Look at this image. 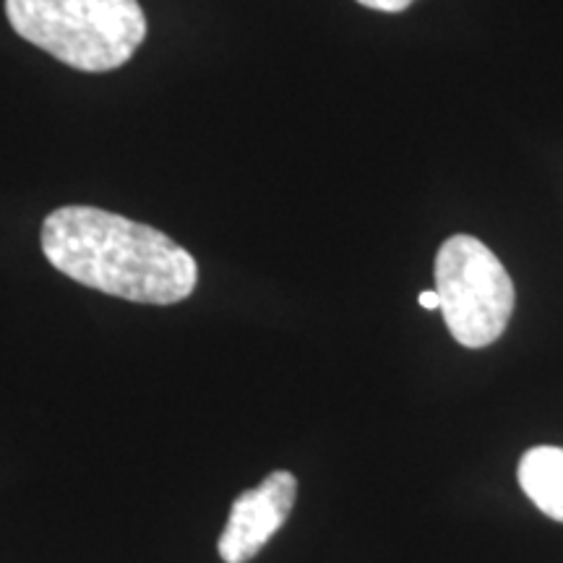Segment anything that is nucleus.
<instances>
[{"mask_svg": "<svg viewBox=\"0 0 563 563\" xmlns=\"http://www.w3.org/2000/svg\"><path fill=\"white\" fill-rule=\"evenodd\" d=\"M357 3L365 5V9H373V11L399 13V11H405L407 5H412L415 0H357Z\"/></svg>", "mask_w": 563, "mask_h": 563, "instance_id": "423d86ee", "label": "nucleus"}, {"mask_svg": "<svg viewBox=\"0 0 563 563\" xmlns=\"http://www.w3.org/2000/svg\"><path fill=\"white\" fill-rule=\"evenodd\" d=\"M435 292L462 347H488L514 313V282L496 253L473 235H454L435 253Z\"/></svg>", "mask_w": 563, "mask_h": 563, "instance_id": "7ed1b4c3", "label": "nucleus"}, {"mask_svg": "<svg viewBox=\"0 0 563 563\" xmlns=\"http://www.w3.org/2000/svg\"><path fill=\"white\" fill-rule=\"evenodd\" d=\"M298 481L292 473L277 470L266 475L262 485L245 490L232 504L228 525L220 534V555L224 563H249L262 553L272 534L290 517Z\"/></svg>", "mask_w": 563, "mask_h": 563, "instance_id": "20e7f679", "label": "nucleus"}, {"mask_svg": "<svg viewBox=\"0 0 563 563\" xmlns=\"http://www.w3.org/2000/svg\"><path fill=\"white\" fill-rule=\"evenodd\" d=\"M519 485L540 511L563 522V449H530L519 462Z\"/></svg>", "mask_w": 563, "mask_h": 563, "instance_id": "39448f33", "label": "nucleus"}, {"mask_svg": "<svg viewBox=\"0 0 563 563\" xmlns=\"http://www.w3.org/2000/svg\"><path fill=\"white\" fill-rule=\"evenodd\" d=\"M5 16L21 40L87 74L125 66L146 37L139 0H5Z\"/></svg>", "mask_w": 563, "mask_h": 563, "instance_id": "f03ea898", "label": "nucleus"}, {"mask_svg": "<svg viewBox=\"0 0 563 563\" xmlns=\"http://www.w3.org/2000/svg\"><path fill=\"white\" fill-rule=\"evenodd\" d=\"M47 262L84 287L115 298L173 306L199 282L196 258L165 232L97 207H60L42 222Z\"/></svg>", "mask_w": 563, "mask_h": 563, "instance_id": "f257e3e1", "label": "nucleus"}, {"mask_svg": "<svg viewBox=\"0 0 563 563\" xmlns=\"http://www.w3.org/2000/svg\"><path fill=\"white\" fill-rule=\"evenodd\" d=\"M420 306L426 308V311H439V308H441L439 292H435V290H426V292H420Z\"/></svg>", "mask_w": 563, "mask_h": 563, "instance_id": "0eeeda50", "label": "nucleus"}]
</instances>
